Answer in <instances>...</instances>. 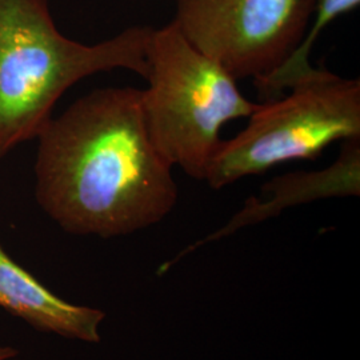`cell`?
<instances>
[{
  "instance_id": "obj_3",
  "label": "cell",
  "mask_w": 360,
  "mask_h": 360,
  "mask_svg": "<svg viewBox=\"0 0 360 360\" xmlns=\"http://www.w3.org/2000/svg\"><path fill=\"white\" fill-rule=\"evenodd\" d=\"M146 59L142 105L151 141L172 167L203 180L223 126L250 117L260 103L247 99L238 79L191 44L174 22L151 30Z\"/></svg>"
},
{
  "instance_id": "obj_5",
  "label": "cell",
  "mask_w": 360,
  "mask_h": 360,
  "mask_svg": "<svg viewBox=\"0 0 360 360\" xmlns=\"http://www.w3.org/2000/svg\"><path fill=\"white\" fill-rule=\"evenodd\" d=\"M314 0H176L172 22L233 77H266L295 51Z\"/></svg>"
},
{
  "instance_id": "obj_9",
  "label": "cell",
  "mask_w": 360,
  "mask_h": 360,
  "mask_svg": "<svg viewBox=\"0 0 360 360\" xmlns=\"http://www.w3.org/2000/svg\"><path fill=\"white\" fill-rule=\"evenodd\" d=\"M18 356V351L8 346H0V360L13 359Z\"/></svg>"
},
{
  "instance_id": "obj_2",
  "label": "cell",
  "mask_w": 360,
  "mask_h": 360,
  "mask_svg": "<svg viewBox=\"0 0 360 360\" xmlns=\"http://www.w3.org/2000/svg\"><path fill=\"white\" fill-rule=\"evenodd\" d=\"M151 30L129 27L83 44L58 30L49 0H0V160L38 138L55 104L82 79L116 68L146 79Z\"/></svg>"
},
{
  "instance_id": "obj_6",
  "label": "cell",
  "mask_w": 360,
  "mask_h": 360,
  "mask_svg": "<svg viewBox=\"0 0 360 360\" xmlns=\"http://www.w3.org/2000/svg\"><path fill=\"white\" fill-rule=\"evenodd\" d=\"M262 191L267 199L248 198L243 208L231 220L211 232L206 238L187 245L158 270L163 275L183 257L190 255L203 245L218 242L245 227L278 217L285 208L306 205L330 198H346L360 195V139L343 142L340 154L330 167L319 171H299L278 176L266 183Z\"/></svg>"
},
{
  "instance_id": "obj_10",
  "label": "cell",
  "mask_w": 360,
  "mask_h": 360,
  "mask_svg": "<svg viewBox=\"0 0 360 360\" xmlns=\"http://www.w3.org/2000/svg\"><path fill=\"white\" fill-rule=\"evenodd\" d=\"M8 360H18L16 358H13V359H8Z\"/></svg>"
},
{
  "instance_id": "obj_7",
  "label": "cell",
  "mask_w": 360,
  "mask_h": 360,
  "mask_svg": "<svg viewBox=\"0 0 360 360\" xmlns=\"http://www.w3.org/2000/svg\"><path fill=\"white\" fill-rule=\"evenodd\" d=\"M0 307L39 331L86 343L101 342L105 314L65 302L18 264L0 245Z\"/></svg>"
},
{
  "instance_id": "obj_4",
  "label": "cell",
  "mask_w": 360,
  "mask_h": 360,
  "mask_svg": "<svg viewBox=\"0 0 360 360\" xmlns=\"http://www.w3.org/2000/svg\"><path fill=\"white\" fill-rule=\"evenodd\" d=\"M212 155L205 181L212 190L292 160H311L335 142L360 139V80L321 68L267 103Z\"/></svg>"
},
{
  "instance_id": "obj_1",
  "label": "cell",
  "mask_w": 360,
  "mask_h": 360,
  "mask_svg": "<svg viewBox=\"0 0 360 360\" xmlns=\"http://www.w3.org/2000/svg\"><path fill=\"white\" fill-rule=\"evenodd\" d=\"M35 196L65 232L116 238L158 224L178 203L172 166L156 150L142 90H94L38 135Z\"/></svg>"
},
{
  "instance_id": "obj_8",
  "label": "cell",
  "mask_w": 360,
  "mask_h": 360,
  "mask_svg": "<svg viewBox=\"0 0 360 360\" xmlns=\"http://www.w3.org/2000/svg\"><path fill=\"white\" fill-rule=\"evenodd\" d=\"M360 0H314V19L292 52L282 65L266 77L255 79L259 95L267 102L283 96L284 91L291 90L297 84L315 77L319 68L309 63V55L326 27L340 15L351 13L359 7Z\"/></svg>"
}]
</instances>
